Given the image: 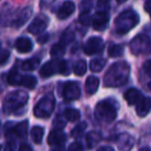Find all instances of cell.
<instances>
[{
  "label": "cell",
  "mask_w": 151,
  "mask_h": 151,
  "mask_svg": "<svg viewBox=\"0 0 151 151\" xmlns=\"http://www.w3.org/2000/svg\"><path fill=\"white\" fill-rule=\"evenodd\" d=\"M130 66L125 61H119L111 65L104 78L106 87H119L126 83L129 76Z\"/></svg>",
  "instance_id": "1"
},
{
  "label": "cell",
  "mask_w": 151,
  "mask_h": 151,
  "mask_svg": "<svg viewBox=\"0 0 151 151\" xmlns=\"http://www.w3.org/2000/svg\"><path fill=\"white\" fill-rule=\"evenodd\" d=\"M140 22L139 15L132 9H126L115 19V30L118 34H126Z\"/></svg>",
  "instance_id": "2"
},
{
  "label": "cell",
  "mask_w": 151,
  "mask_h": 151,
  "mask_svg": "<svg viewBox=\"0 0 151 151\" xmlns=\"http://www.w3.org/2000/svg\"><path fill=\"white\" fill-rule=\"evenodd\" d=\"M29 95L23 90H17L11 92L5 96L3 101V112L4 114H11L23 108L27 104Z\"/></svg>",
  "instance_id": "3"
},
{
  "label": "cell",
  "mask_w": 151,
  "mask_h": 151,
  "mask_svg": "<svg viewBox=\"0 0 151 151\" xmlns=\"http://www.w3.org/2000/svg\"><path fill=\"white\" fill-rule=\"evenodd\" d=\"M94 115L99 121L110 123L117 117V107L114 105L111 99H105L96 105Z\"/></svg>",
  "instance_id": "4"
},
{
  "label": "cell",
  "mask_w": 151,
  "mask_h": 151,
  "mask_svg": "<svg viewBox=\"0 0 151 151\" xmlns=\"http://www.w3.org/2000/svg\"><path fill=\"white\" fill-rule=\"evenodd\" d=\"M56 73H62V75H68L69 66L65 60L61 59H55L46 62L42 66L40 70V75L42 78H50Z\"/></svg>",
  "instance_id": "5"
},
{
  "label": "cell",
  "mask_w": 151,
  "mask_h": 151,
  "mask_svg": "<svg viewBox=\"0 0 151 151\" xmlns=\"http://www.w3.org/2000/svg\"><path fill=\"white\" fill-rule=\"evenodd\" d=\"M55 108V97L53 93H48L42 96L33 110L34 116L37 118H49L52 115Z\"/></svg>",
  "instance_id": "6"
},
{
  "label": "cell",
  "mask_w": 151,
  "mask_h": 151,
  "mask_svg": "<svg viewBox=\"0 0 151 151\" xmlns=\"http://www.w3.org/2000/svg\"><path fill=\"white\" fill-rule=\"evenodd\" d=\"M130 51L134 55L151 54V38L145 34H139L130 42Z\"/></svg>",
  "instance_id": "7"
},
{
  "label": "cell",
  "mask_w": 151,
  "mask_h": 151,
  "mask_svg": "<svg viewBox=\"0 0 151 151\" xmlns=\"http://www.w3.org/2000/svg\"><path fill=\"white\" fill-rule=\"evenodd\" d=\"M62 96L65 101H76L80 99L81 90L78 83L73 82H66L63 85L62 89Z\"/></svg>",
  "instance_id": "8"
},
{
  "label": "cell",
  "mask_w": 151,
  "mask_h": 151,
  "mask_svg": "<svg viewBox=\"0 0 151 151\" xmlns=\"http://www.w3.org/2000/svg\"><path fill=\"white\" fill-rule=\"evenodd\" d=\"M109 21H110V16H109V12H105V11H97L94 14V17L92 19V24L93 28L97 31H103L109 25Z\"/></svg>",
  "instance_id": "9"
},
{
  "label": "cell",
  "mask_w": 151,
  "mask_h": 151,
  "mask_svg": "<svg viewBox=\"0 0 151 151\" xmlns=\"http://www.w3.org/2000/svg\"><path fill=\"white\" fill-rule=\"evenodd\" d=\"M104 49V42L99 36H93L90 37L86 42L84 46V53L88 56L94 55L96 53L101 52Z\"/></svg>",
  "instance_id": "10"
},
{
  "label": "cell",
  "mask_w": 151,
  "mask_h": 151,
  "mask_svg": "<svg viewBox=\"0 0 151 151\" xmlns=\"http://www.w3.org/2000/svg\"><path fill=\"white\" fill-rule=\"evenodd\" d=\"M32 9L30 6H27V7H24L23 9L19 11L17 14L15 15V17L13 18L11 22V25L14 26L16 28H20L30 19V17L32 16Z\"/></svg>",
  "instance_id": "11"
},
{
  "label": "cell",
  "mask_w": 151,
  "mask_h": 151,
  "mask_svg": "<svg viewBox=\"0 0 151 151\" xmlns=\"http://www.w3.org/2000/svg\"><path fill=\"white\" fill-rule=\"evenodd\" d=\"M48 27V19L44 17H37L28 26V31L32 34L42 33Z\"/></svg>",
  "instance_id": "12"
},
{
  "label": "cell",
  "mask_w": 151,
  "mask_h": 151,
  "mask_svg": "<svg viewBox=\"0 0 151 151\" xmlns=\"http://www.w3.org/2000/svg\"><path fill=\"white\" fill-rule=\"evenodd\" d=\"M76 11V5L71 1H64L57 12V17L60 20H65L69 18Z\"/></svg>",
  "instance_id": "13"
},
{
  "label": "cell",
  "mask_w": 151,
  "mask_h": 151,
  "mask_svg": "<svg viewBox=\"0 0 151 151\" xmlns=\"http://www.w3.org/2000/svg\"><path fill=\"white\" fill-rule=\"evenodd\" d=\"M66 141V134L61 129H54L50 132L48 137V143L49 145L53 146H61Z\"/></svg>",
  "instance_id": "14"
},
{
  "label": "cell",
  "mask_w": 151,
  "mask_h": 151,
  "mask_svg": "<svg viewBox=\"0 0 151 151\" xmlns=\"http://www.w3.org/2000/svg\"><path fill=\"white\" fill-rule=\"evenodd\" d=\"M117 146L121 151H129L134 145V139L128 134H122L117 137Z\"/></svg>",
  "instance_id": "15"
},
{
  "label": "cell",
  "mask_w": 151,
  "mask_h": 151,
  "mask_svg": "<svg viewBox=\"0 0 151 151\" xmlns=\"http://www.w3.org/2000/svg\"><path fill=\"white\" fill-rule=\"evenodd\" d=\"M151 110V97H142L140 101L137 104L136 111L139 117H145L148 115Z\"/></svg>",
  "instance_id": "16"
},
{
  "label": "cell",
  "mask_w": 151,
  "mask_h": 151,
  "mask_svg": "<svg viewBox=\"0 0 151 151\" xmlns=\"http://www.w3.org/2000/svg\"><path fill=\"white\" fill-rule=\"evenodd\" d=\"M15 47L20 53H28L32 50L33 48V44H32L31 40L28 37H19L15 42Z\"/></svg>",
  "instance_id": "17"
},
{
  "label": "cell",
  "mask_w": 151,
  "mask_h": 151,
  "mask_svg": "<svg viewBox=\"0 0 151 151\" xmlns=\"http://www.w3.org/2000/svg\"><path fill=\"white\" fill-rule=\"evenodd\" d=\"M142 97H143L142 93L136 88H129L124 93V99H125L126 103L130 106L137 105V104L142 99Z\"/></svg>",
  "instance_id": "18"
},
{
  "label": "cell",
  "mask_w": 151,
  "mask_h": 151,
  "mask_svg": "<svg viewBox=\"0 0 151 151\" xmlns=\"http://www.w3.org/2000/svg\"><path fill=\"white\" fill-rule=\"evenodd\" d=\"M99 87V79L97 77H94V76H90L88 77L85 82V90L88 93L89 95L94 94L97 91Z\"/></svg>",
  "instance_id": "19"
},
{
  "label": "cell",
  "mask_w": 151,
  "mask_h": 151,
  "mask_svg": "<svg viewBox=\"0 0 151 151\" xmlns=\"http://www.w3.org/2000/svg\"><path fill=\"white\" fill-rule=\"evenodd\" d=\"M19 85L28 89H34L36 87V85H37V80H36L35 77L32 75L21 76Z\"/></svg>",
  "instance_id": "20"
},
{
  "label": "cell",
  "mask_w": 151,
  "mask_h": 151,
  "mask_svg": "<svg viewBox=\"0 0 151 151\" xmlns=\"http://www.w3.org/2000/svg\"><path fill=\"white\" fill-rule=\"evenodd\" d=\"M40 63V59L38 57H32L30 59H27L25 60L23 63H22V69L26 71H31L34 70L38 67Z\"/></svg>",
  "instance_id": "21"
},
{
  "label": "cell",
  "mask_w": 151,
  "mask_h": 151,
  "mask_svg": "<svg viewBox=\"0 0 151 151\" xmlns=\"http://www.w3.org/2000/svg\"><path fill=\"white\" fill-rule=\"evenodd\" d=\"M101 140V134L99 132H90L86 136V142L88 145V148H93L97 143H99Z\"/></svg>",
  "instance_id": "22"
},
{
  "label": "cell",
  "mask_w": 151,
  "mask_h": 151,
  "mask_svg": "<svg viewBox=\"0 0 151 151\" xmlns=\"http://www.w3.org/2000/svg\"><path fill=\"white\" fill-rule=\"evenodd\" d=\"M27 130H28V121L25 120V121H22L20 123H18L17 125L14 127V134L18 137V138H25L27 136Z\"/></svg>",
  "instance_id": "23"
},
{
  "label": "cell",
  "mask_w": 151,
  "mask_h": 151,
  "mask_svg": "<svg viewBox=\"0 0 151 151\" xmlns=\"http://www.w3.org/2000/svg\"><path fill=\"white\" fill-rule=\"evenodd\" d=\"M107 64V60L104 58H94L90 61V69L93 73H99L103 70L105 65Z\"/></svg>",
  "instance_id": "24"
},
{
  "label": "cell",
  "mask_w": 151,
  "mask_h": 151,
  "mask_svg": "<svg viewBox=\"0 0 151 151\" xmlns=\"http://www.w3.org/2000/svg\"><path fill=\"white\" fill-rule=\"evenodd\" d=\"M50 54H51V56L56 59L60 58V57H62L63 55L65 54V46L61 44V42L53 45L52 48H51Z\"/></svg>",
  "instance_id": "25"
},
{
  "label": "cell",
  "mask_w": 151,
  "mask_h": 151,
  "mask_svg": "<svg viewBox=\"0 0 151 151\" xmlns=\"http://www.w3.org/2000/svg\"><path fill=\"white\" fill-rule=\"evenodd\" d=\"M31 139L35 144H40L42 141V137H44V128L40 126H34L31 129Z\"/></svg>",
  "instance_id": "26"
},
{
  "label": "cell",
  "mask_w": 151,
  "mask_h": 151,
  "mask_svg": "<svg viewBox=\"0 0 151 151\" xmlns=\"http://www.w3.org/2000/svg\"><path fill=\"white\" fill-rule=\"evenodd\" d=\"M64 117L69 122L78 121L80 119V111L77 109H66L64 111Z\"/></svg>",
  "instance_id": "27"
},
{
  "label": "cell",
  "mask_w": 151,
  "mask_h": 151,
  "mask_svg": "<svg viewBox=\"0 0 151 151\" xmlns=\"http://www.w3.org/2000/svg\"><path fill=\"white\" fill-rule=\"evenodd\" d=\"M108 54L110 57L117 58V57H120L124 54V48L121 45H112L108 50Z\"/></svg>",
  "instance_id": "28"
},
{
  "label": "cell",
  "mask_w": 151,
  "mask_h": 151,
  "mask_svg": "<svg viewBox=\"0 0 151 151\" xmlns=\"http://www.w3.org/2000/svg\"><path fill=\"white\" fill-rule=\"evenodd\" d=\"M73 73L77 76H83L87 70V63L85 60H79L78 62H76L73 68Z\"/></svg>",
  "instance_id": "29"
},
{
  "label": "cell",
  "mask_w": 151,
  "mask_h": 151,
  "mask_svg": "<svg viewBox=\"0 0 151 151\" xmlns=\"http://www.w3.org/2000/svg\"><path fill=\"white\" fill-rule=\"evenodd\" d=\"M87 127V123L86 122H80L78 125H76L75 127L71 130V137L73 138H80L83 136V134L85 132Z\"/></svg>",
  "instance_id": "30"
},
{
  "label": "cell",
  "mask_w": 151,
  "mask_h": 151,
  "mask_svg": "<svg viewBox=\"0 0 151 151\" xmlns=\"http://www.w3.org/2000/svg\"><path fill=\"white\" fill-rule=\"evenodd\" d=\"M20 78H21V75L18 73V70L16 68L12 69L11 73H9V77H7V81L11 85L14 86H19L20 83Z\"/></svg>",
  "instance_id": "31"
},
{
  "label": "cell",
  "mask_w": 151,
  "mask_h": 151,
  "mask_svg": "<svg viewBox=\"0 0 151 151\" xmlns=\"http://www.w3.org/2000/svg\"><path fill=\"white\" fill-rule=\"evenodd\" d=\"M73 40H75V33H73V31H70V30H66V31L63 32V34L61 35V44L62 45H68L70 44L71 42H73Z\"/></svg>",
  "instance_id": "32"
},
{
  "label": "cell",
  "mask_w": 151,
  "mask_h": 151,
  "mask_svg": "<svg viewBox=\"0 0 151 151\" xmlns=\"http://www.w3.org/2000/svg\"><path fill=\"white\" fill-rule=\"evenodd\" d=\"M93 6H94V0H83L80 4V11L81 13H90Z\"/></svg>",
  "instance_id": "33"
},
{
  "label": "cell",
  "mask_w": 151,
  "mask_h": 151,
  "mask_svg": "<svg viewBox=\"0 0 151 151\" xmlns=\"http://www.w3.org/2000/svg\"><path fill=\"white\" fill-rule=\"evenodd\" d=\"M79 22L84 26H89L92 22L90 13H81L79 17Z\"/></svg>",
  "instance_id": "34"
},
{
  "label": "cell",
  "mask_w": 151,
  "mask_h": 151,
  "mask_svg": "<svg viewBox=\"0 0 151 151\" xmlns=\"http://www.w3.org/2000/svg\"><path fill=\"white\" fill-rule=\"evenodd\" d=\"M9 55H11L9 51H7V50L0 51V66L7 62V60H9Z\"/></svg>",
  "instance_id": "35"
},
{
  "label": "cell",
  "mask_w": 151,
  "mask_h": 151,
  "mask_svg": "<svg viewBox=\"0 0 151 151\" xmlns=\"http://www.w3.org/2000/svg\"><path fill=\"white\" fill-rule=\"evenodd\" d=\"M67 151H83V147L80 143L75 142V143H73V144L69 145Z\"/></svg>",
  "instance_id": "36"
},
{
  "label": "cell",
  "mask_w": 151,
  "mask_h": 151,
  "mask_svg": "<svg viewBox=\"0 0 151 151\" xmlns=\"http://www.w3.org/2000/svg\"><path fill=\"white\" fill-rule=\"evenodd\" d=\"M143 69L149 77H151V59L145 61L144 64H143Z\"/></svg>",
  "instance_id": "37"
},
{
  "label": "cell",
  "mask_w": 151,
  "mask_h": 151,
  "mask_svg": "<svg viewBox=\"0 0 151 151\" xmlns=\"http://www.w3.org/2000/svg\"><path fill=\"white\" fill-rule=\"evenodd\" d=\"M4 151H16V144L13 141L7 142L4 147Z\"/></svg>",
  "instance_id": "38"
},
{
  "label": "cell",
  "mask_w": 151,
  "mask_h": 151,
  "mask_svg": "<svg viewBox=\"0 0 151 151\" xmlns=\"http://www.w3.org/2000/svg\"><path fill=\"white\" fill-rule=\"evenodd\" d=\"M48 40H49V34H47V33H44L42 36H40L38 37V42L40 44H45V42H48Z\"/></svg>",
  "instance_id": "39"
},
{
  "label": "cell",
  "mask_w": 151,
  "mask_h": 151,
  "mask_svg": "<svg viewBox=\"0 0 151 151\" xmlns=\"http://www.w3.org/2000/svg\"><path fill=\"white\" fill-rule=\"evenodd\" d=\"M144 9H145V11L151 16V0H147L146 2H145Z\"/></svg>",
  "instance_id": "40"
},
{
  "label": "cell",
  "mask_w": 151,
  "mask_h": 151,
  "mask_svg": "<svg viewBox=\"0 0 151 151\" xmlns=\"http://www.w3.org/2000/svg\"><path fill=\"white\" fill-rule=\"evenodd\" d=\"M19 151H32V148L28 144H22L19 148Z\"/></svg>",
  "instance_id": "41"
},
{
  "label": "cell",
  "mask_w": 151,
  "mask_h": 151,
  "mask_svg": "<svg viewBox=\"0 0 151 151\" xmlns=\"http://www.w3.org/2000/svg\"><path fill=\"white\" fill-rule=\"evenodd\" d=\"M97 151H114V149L109 146H104V147H101V148L97 149Z\"/></svg>",
  "instance_id": "42"
},
{
  "label": "cell",
  "mask_w": 151,
  "mask_h": 151,
  "mask_svg": "<svg viewBox=\"0 0 151 151\" xmlns=\"http://www.w3.org/2000/svg\"><path fill=\"white\" fill-rule=\"evenodd\" d=\"M52 151H65V150H64V148H63L62 146H57L56 148H54Z\"/></svg>",
  "instance_id": "43"
},
{
  "label": "cell",
  "mask_w": 151,
  "mask_h": 151,
  "mask_svg": "<svg viewBox=\"0 0 151 151\" xmlns=\"http://www.w3.org/2000/svg\"><path fill=\"white\" fill-rule=\"evenodd\" d=\"M139 151H151V149L148 148V147H144V148H141Z\"/></svg>",
  "instance_id": "44"
},
{
  "label": "cell",
  "mask_w": 151,
  "mask_h": 151,
  "mask_svg": "<svg viewBox=\"0 0 151 151\" xmlns=\"http://www.w3.org/2000/svg\"><path fill=\"white\" fill-rule=\"evenodd\" d=\"M117 1V3H119V4H121V3H124L125 1H127V0H116Z\"/></svg>",
  "instance_id": "45"
},
{
  "label": "cell",
  "mask_w": 151,
  "mask_h": 151,
  "mask_svg": "<svg viewBox=\"0 0 151 151\" xmlns=\"http://www.w3.org/2000/svg\"><path fill=\"white\" fill-rule=\"evenodd\" d=\"M148 87H149V88L151 89V82H150V83H149V84H148Z\"/></svg>",
  "instance_id": "46"
},
{
  "label": "cell",
  "mask_w": 151,
  "mask_h": 151,
  "mask_svg": "<svg viewBox=\"0 0 151 151\" xmlns=\"http://www.w3.org/2000/svg\"><path fill=\"white\" fill-rule=\"evenodd\" d=\"M1 148H2V146H1V145H0V150H1Z\"/></svg>",
  "instance_id": "47"
},
{
  "label": "cell",
  "mask_w": 151,
  "mask_h": 151,
  "mask_svg": "<svg viewBox=\"0 0 151 151\" xmlns=\"http://www.w3.org/2000/svg\"><path fill=\"white\" fill-rule=\"evenodd\" d=\"M0 49H1V42H0Z\"/></svg>",
  "instance_id": "48"
},
{
  "label": "cell",
  "mask_w": 151,
  "mask_h": 151,
  "mask_svg": "<svg viewBox=\"0 0 151 151\" xmlns=\"http://www.w3.org/2000/svg\"><path fill=\"white\" fill-rule=\"evenodd\" d=\"M150 17H151V16H150Z\"/></svg>",
  "instance_id": "49"
}]
</instances>
